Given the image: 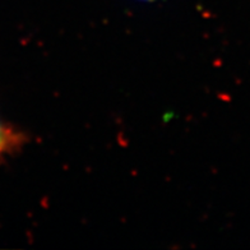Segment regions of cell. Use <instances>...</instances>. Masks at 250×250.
<instances>
[{
	"mask_svg": "<svg viewBox=\"0 0 250 250\" xmlns=\"http://www.w3.org/2000/svg\"><path fill=\"white\" fill-rule=\"evenodd\" d=\"M26 137L18 130L0 122V160L5 155L13 153L23 146Z\"/></svg>",
	"mask_w": 250,
	"mask_h": 250,
	"instance_id": "6da1fadb",
	"label": "cell"
}]
</instances>
